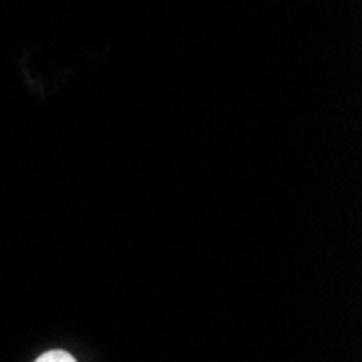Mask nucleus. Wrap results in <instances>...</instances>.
I'll use <instances>...</instances> for the list:
<instances>
[{"instance_id":"f257e3e1","label":"nucleus","mask_w":362,"mask_h":362,"mask_svg":"<svg viewBox=\"0 0 362 362\" xmlns=\"http://www.w3.org/2000/svg\"><path fill=\"white\" fill-rule=\"evenodd\" d=\"M35 362H76V358L63 349H50V351L42 354Z\"/></svg>"}]
</instances>
